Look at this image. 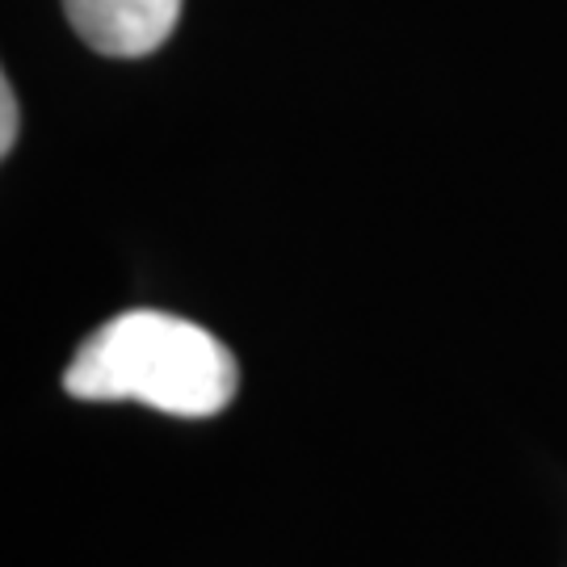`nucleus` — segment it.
<instances>
[{"label": "nucleus", "mask_w": 567, "mask_h": 567, "mask_svg": "<svg viewBox=\"0 0 567 567\" xmlns=\"http://www.w3.org/2000/svg\"><path fill=\"white\" fill-rule=\"evenodd\" d=\"M240 386V365L215 332L164 311H122L76 349L63 391L110 404L135 400L168 416H219Z\"/></svg>", "instance_id": "1"}, {"label": "nucleus", "mask_w": 567, "mask_h": 567, "mask_svg": "<svg viewBox=\"0 0 567 567\" xmlns=\"http://www.w3.org/2000/svg\"><path fill=\"white\" fill-rule=\"evenodd\" d=\"M182 4L185 0H63V13L97 55L143 60L177 30Z\"/></svg>", "instance_id": "2"}, {"label": "nucleus", "mask_w": 567, "mask_h": 567, "mask_svg": "<svg viewBox=\"0 0 567 567\" xmlns=\"http://www.w3.org/2000/svg\"><path fill=\"white\" fill-rule=\"evenodd\" d=\"M18 126H21L18 93H13L9 81H0V152H4V156H9L13 143H18Z\"/></svg>", "instance_id": "3"}]
</instances>
